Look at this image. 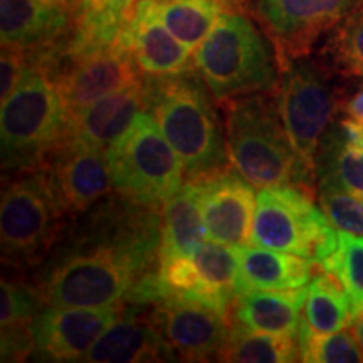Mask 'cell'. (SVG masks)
<instances>
[{
	"instance_id": "obj_1",
	"label": "cell",
	"mask_w": 363,
	"mask_h": 363,
	"mask_svg": "<svg viewBox=\"0 0 363 363\" xmlns=\"http://www.w3.org/2000/svg\"><path fill=\"white\" fill-rule=\"evenodd\" d=\"M160 261L118 242L89 225L78 233L40 272L38 286L44 305L103 308L153 303L160 296Z\"/></svg>"
},
{
	"instance_id": "obj_2",
	"label": "cell",
	"mask_w": 363,
	"mask_h": 363,
	"mask_svg": "<svg viewBox=\"0 0 363 363\" xmlns=\"http://www.w3.org/2000/svg\"><path fill=\"white\" fill-rule=\"evenodd\" d=\"M145 111L179 155L187 182H201L233 167L225 128L214 96L197 69L169 76H143Z\"/></svg>"
},
{
	"instance_id": "obj_3",
	"label": "cell",
	"mask_w": 363,
	"mask_h": 363,
	"mask_svg": "<svg viewBox=\"0 0 363 363\" xmlns=\"http://www.w3.org/2000/svg\"><path fill=\"white\" fill-rule=\"evenodd\" d=\"M230 163L254 187L293 185L316 192V177L294 152L281 120L276 91L222 103Z\"/></svg>"
},
{
	"instance_id": "obj_4",
	"label": "cell",
	"mask_w": 363,
	"mask_h": 363,
	"mask_svg": "<svg viewBox=\"0 0 363 363\" xmlns=\"http://www.w3.org/2000/svg\"><path fill=\"white\" fill-rule=\"evenodd\" d=\"M194 66L220 104L279 84L278 54L261 30L239 11H222L194 52Z\"/></svg>"
},
{
	"instance_id": "obj_5",
	"label": "cell",
	"mask_w": 363,
	"mask_h": 363,
	"mask_svg": "<svg viewBox=\"0 0 363 363\" xmlns=\"http://www.w3.org/2000/svg\"><path fill=\"white\" fill-rule=\"evenodd\" d=\"M69 130L61 96L39 67L27 62L17 88L0 113L2 169L7 174H26L44 169Z\"/></svg>"
},
{
	"instance_id": "obj_6",
	"label": "cell",
	"mask_w": 363,
	"mask_h": 363,
	"mask_svg": "<svg viewBox=\"0 0 363 363\" xmlns=\"http://www.w3.org/2000/svg\"><path fill=\"white\" fill-rule=\"evenodd\" d=\"M106 160L116 194L140 203L162 206L184 185V165L147 111L106 148Z\"/></svg>"
},
{
	"instance_id": "obj_7",
	"label": "cell",
	"mask_w": 363,
	"mask_h": 363,
	"mask_svg": "<svg viewBox=\"0 0 363 363\" xmlns=\"http://www.w3.org/2000/svg\"><path fill=\"white\" fill-rule=\"evenodd\" d=\"M313 197L293 185L261 189L249 244L296 254L320 264L338 247V230Z\"/></svg>"
},
{
	"instance_id": "obj_8",
	"label": "cell",
	"mask_w": 363,
	"mask_h": 363,
	"mask_svg": "<svg viewBox=\"0 0 363 363\" xmlns=\"http://www.w3.org/2000/svg\"><path fill=\"white\" fill-rule=\"evenodd\" d=\"M27 62L39 67L54 84L69 121L99 98L142 79V71L121 35L115 44L84 54H69L61 45L27 52Z\"/></svg>"
},
{
	"instance_id": "obj_9",
	"label": "cell",
	"mask_w": 363,
	"mask_h": 363,
	"mask_svg": "<svg viewBox=\"0 0 363 363\" xmlns=\"http://www.w3.org/2000/svg\"><path fill=\"white\" fill-rule=\"evenodd\" d=\"M62 214L45 169L11 182L0 203L2 261L21 267L43 259L57 239Z\"/></svg>"
},
{
	"instance_id": "obj_10",
	"label": "cell",
	"mask_w": 363,
	"mask_h": 363,
	"mask_svg": "<svg viewBox=\"0 0 363 363\" xmlns=\"http://www.w3.org/2000/svg\"><path fill=\"white\" fill-rule=\"evenodd\" d=\"M279 71L276 96L281 120L298 158L316 177V153L338 111V94L308 56L286 59Z\"/></svg>"
},
{
	"instance_id": "obj_11",
	"label": "cell",
	"mask_w": 363,
	"mask_h": 363,
	"mask_svg": "<svg viewBox=\"0 0 363 363\" xmlns=\"http://www.w3.org/2000/svg\"><path fill=\"white\" fill-rule=\"evenodd\" d=\"M363 6V0H256L254 11L278 61L305 57L326 30Z\"/></svg>"
},
{
	"instance_id": "obj_12",
	"label": "cell",
	"mask_w": 363,
	"mask_h": 363,
	"mask_svg": "<svg viewBox=\"0 0 363 363\" xmlns=\"http://www.w3.org/2000/svg\"><path fill=\"white\" fill-rule=\"evenodd\" d=\"M44 169L65 212H86L113 190L106 150L79 136H66Z\"/></svg>"
},
{
	"instance_id": "obj_13",
	"label": "cell",
	"mask_w": 363,
	"mask_h": 363,
	"mask_svg": "<svg viewBox=\"0 0 363 363\" xmlns=\"http://www.w3.org/2000/svg\"><path fill=\"white\" fill-rule=\"evenodd\" d=\"M157 303L150 320L177 357L185 362L219 358L233 326L229 315L187 299L163 298Z\"/></svg>"
},
{
	"instance_id": "obj_14",
	"label": "cell",
	"mask_w": 363,
	"mask_h": 363,
	"mask_svg": "<svg viewBox=\"0 0 363 363\" xmlns=\"http://www.w3.org/2000/svg\"><path fill=\"white\" fill-rule=\"evenodd\" d=\"M125 313L123 305L103 308H43L35 316V350L49 360H83L94 342Z\"/></svg>"
},
{
	"instance_id": "obj_15",
	"label": "cell",
	"mask_w": 363,
	"mask_h": 363,
	"mask_svg": "<svg viewBox=\"0 0 363 363\" xmlns=\"http://www.w3.org/2000/svg\"><path fill=\"white\" fill-rule=\"evenodd\" d=\"M201 194V208L208 240L234 249L251 242L256 212V192L251 182L238 170H225L195 182Z\"/></svg>"
},
{
	"instance_id": "obj_16",
	"label": "cell",
	"mask_w": 363,
	"mask_h": 363,
	"mask_svg": "<svg viewBox=\"0 0 363 363\" xmlns=\"http://www.w3.org/2000/svg\"><path fill=\"white\" fill-rule=\"evenodd\" d=\"M78 11L59 0H0L2 44L39 52L74 33Z\"/></svg>"
},
{
	"instance_id": "obj_17",
	"label": "cell",
	"mask_w": 363,
	"mask_h": 363,
	"mask_svg": "<svg viewBox=\"0 0 363 363\" xmlns=\"http://www.w3.org/2000/svg\"><path fill=\"white\" fill-rule=\"evenodd\" d=\"M121 38L145 76L180 74L195 67L190 49L162 22L157 0H138Z\"/></svg>"
},
{
	"instance_id": "obj_18",
	"label": "cell",
	"mask_w": 363,
	"mask_h": 363,
	"mask_svg": "<svg viewBox=\"0 0 363 363\" xmlns=\"http://www.w3.org/2000/svg\"><path fill=\"white\" fill-rule=\"evenodd\" d=\"M175 352L150 316L121 315L94 342L83 362L89 363H135L175 360Z\"/></svg>"
},
{
	"instance_id": "obj_19",
	"label": "cell",
	"mask_w": 363,
	"mask_h": 363,
	"mask_svg": "<svg viewBox=\"0 0 363 363\" xmlns=\"http://www.w3.org/2000/svg\"><path fill=\"white\" fill-rule=\"evenodd\" d=\"M145 111L143 78L113 91L69 121L67 136H79L106 150L128 130L138 113Z\"/></svg>"
},
{
	"instance_id": "obj_20",
	"label": "cell",
	"mask_w": 363,
	"mask_h": 363,
	"mask_svg": "<svg viewBox=\"0 0 363 363\" xmlns=\"http://www.w3.org/2000/svg\"><path fill=\"white\" fill-rule=\"evenodd\" d=\"M238 294L303 288L311 279L315 261L296 254L247 244L238 247Z\"/></svg>"
},
{
	"instance_id": "obj_21",
	"label": "cell",
	"mask_w": 363,
	"mask_h": 363,
	"mask_svg": "<svg viewBox=\"0 0 363 363\" xmlns=\"http://www.w3.org/2000/svg\"><path fill=\"white\" fill-rule=\"evenodd\" d=\"M318 184H333L363 199V125L342 120L331 126L316 153Z\"/></svg>"
},
{
	"instance_id": "obj_22",
	"label": "cell",
	"mask_w": 363,
	"mask_h": 363,
	"mask_svg": "<svg viewBox=\"0 0 363 363\" xmlns=\"http://www.w3.org/2000/svg\"><path fill=\"white\" fill-rule=\"evenodd\" d=\"M305 301V286L276 291H247L235 296L233 315L235 323L251 330L283 337H298Z\"/></svg>"
},
{
	"instance_id": "obj_23",
	"label": "cell",
	"mask_w": 363,
	"mask_h": 363,
	"mask_svg": "<svg viewBox=\"0 0 363 363\" xmlns=\"http://www.w3.org/2000/svg\"><path fill=\"white\" fill-rule=\"evenodd\" d=\"M160 264L175 257H190L207 238L201 194L195 182H185L163 203Z\"/></svg>"
},
{
	"instance_id": "obj_24",
	"label": "cell",
	"mask_w": 363,
	"mask_h": 363,
	"mask_svg": "<svg viewBox=\"0 0 363 363\" xmlns=\"http://www.w3.org/2000/svg\"><path fill=\"white\" fill-rule=\"evenodd\" d=\"M135 0H81L74 33L62 51L84 54L115 44L135 12Z\"/></svg>"
},
{
	"instance_id": "obj_25",
	"label": "cell",
	"mask_w": 363,
	"mask_h": 363,
	"mask_svg": "<svg viewBox=\"0 0 363 363\" xmlns=\"http://www.w3.org/2000/svg\"><path fill=\"white\" fill-rule=\"evenodd\" d=\"M0 323H2V360H24L34 352L33 325L44 301L38 289L2 279L0 284Z\"/></svg>"
},
{
	"instance_id": "obj_26",
	"label": "cell",
	"mask_w": 363,
	"mask_h": 363,
	"mask_svg": "<svg viewBox=\"0 0 363 363\" xmlns=\"http://www.w3.org/2000/svg\"><path fill=\"white\" fill-rule=\"evenodd\" d=\"M299 345L294 337L264 333L233 323L217 360L235 363H286L296 362Z\"/></svg>"
},
{
	"instance_id": "obj_27",
	"label": "cell",
	"mask_w": 363,
	"mask_h": 363,
	"mask_svg": "<svg viewBox=\"0 0 363 363\" xmlns=\"http://www.w3.org/2000/svg\"><path fill=\"white\" fill-rule=\"evenodd\" d=\"M353 321L350 299L330 272L318 274L306 288L305 313L301 323L315 333L345 330Z\"/></svg>"
},
{
	"instance_id": "obj_28",
	"label": "cell",
	"mask_w": 363,
	"mask_h": 363,
	"mask_svg": "<svg viewBox=\"0 0 363 363\" xmlns=\"http://www.w3.org/2000/svg\"><path fill=\"white\" fill-rule=\"evenodd\" d=\"M157 7L167 29L190 51L199 48L225 11L219 0H157Z\"/></svg>"
},
{
	"instance_id": "obj_29",
	"label": "cell",
	"mask_w": 363,
	"mask_h": 363,
	"mask_svg": "<svg viewBox=\"0 0 363 363\" xmlns=\"http://www.w3.org/2000/svg\"><path fill=\"white\" fill-rule=\"evenodd\" d=\"M350 299L353 318L363 311V235L338 230V247L320 262Z\"/></svg>"
},
{
	"instance_id": "obj_30",
	"label": "cell",
	"mask_w": 363,
	"mask_h": 363,
	"mask_svg": "<svg viewBox=\"0 0 363 363\" xmlns=\"http://www.w3.org/2000/svg\"><path fill=\"white\" fill-rule=\"evenodd\" d=\"M299 360L308 363H357L363 352L352 330L315 333L301 323L298 331Z\"/></svg>"
},
{
	"instance_id": "obj_31",
	"label": "cell",
	"mask_w": 363,
	"mask_h": 363,
	"mask_svg": "<svg viewBox=\"0 0 363 363\" xmlns=\"http://www.w3.org/2000/svg\"><path fill=\"white\" fill-rule=\"evenodd\" d=\"M323 52L338 71L363 78V6L335 27Z\"/></svg>"
},
{
	"instance_id": "obj_32",
	"label": "cell",
	"mask_w": 363,
	"mask_h": 363,
	"mask_svg": "<svg viewBox=\"0 0 363 363\" xmlns=\"http://www.w3.org/2000/svg\"><path fill=\"white\" fill-rule=\"evenodd\" d=\"M318 201L338 230L363 235V199L333 184H318Z\"/></svg>"
},
{
	"instance_id": "obj_33",
	"label": "cell",
	"mask_w": 363,
	"mask_h": 363,
	"mask_svg": "<svg viewBox=\"0 0 363 363\" xmlns=\"http://www.w3.org/2000/svg\"><path fill=\"white\" fill-rule=\"evenodd\" d=\"M27 67V52L16 45L2 44L0 57V99L6 101L12 91L17 88Z\"/></svg>"
},
{
	"instance_id": "obj_34",
	"label": "cell",
	"mask_w": 363,
	"mask_h": 363,
	"mask_svg": "<svg viewBox=\"0 0 363 363\" xmlns=\"http://www.w3.org/2000/svg\"><path fill=\"white\" fill-rule=\"evenodd\" d=\"M343 110L352 120H355L357 123L363 125V86L350 99H348V101H345Z\"/></svg>"
},
{
	"instance_id": "obj_35",
	"label": "cell",
	"mask_w": 363,
	"mask_h": 363,
	"mask_svg": "<svg viewBox=\"0 0 363 363\" xmlns=\"http://www.w3.org/2000/svg\"><path fill=\"white\" fill-rule=\"evenodd\" d=\"M352 331H353V335H355V337H357L358 345H360V348H362V352H363V311L358 316L353 318Z\"/></svg>"
},
{
	"instance_id": "obj_36",
	"label": "cell",
	"mask_w": 363,
	"mask_h": 363,
	"mask_svg": "<svg viewBox=\"0 0 363 363\" xmlns=\"http://www.w3.org/2000/svg\"><path fill=\"white\" fill-rule=\"evenodd\" d=\"M222 4V7L225 9V11H238L244 6V4L247 2V0H219Z\"/></svg>"
},
{
	"instance_id": "obj_37",
	"label": "cell",
	"mask_w": 363,
	"mask_h": 363,
	"mask_svg": "<svg viewBox=\"0 0 363 363\" xmlns=\"http://www.w3.org/2000/svg\"><path fill=\"white\" fill-rule=\"evenodd\" d=\"M59 2L66 4V6L72 7L74 11H79V6H81V0H59Z\"/></svg>"
}]
</instances>
